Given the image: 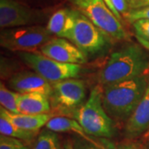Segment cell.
<instances>
[{
  "label": "cell",
  "mask_w": 149,
  "mask_h": 149,
  "mask_svg": "<svg viewBox=\"0 0 149 149\" xmlns=\"http://www.w3.org/2000/svg\"><path fill=\"white\" fill-rule=\"evenodd\" d=\"M149 77L144 74L104 86L102 100L108 114L119 122H127L148 86Z\"/></svg>",
  "instance_id": "cell-1"
},
{
  "label": "cell",
  "mask_w": 149,
  "mask_h": 149,
  "mask_svg": "<svg viewBox=\"0 0 149 149\" xmlns=\"http://www.w3.org/2000/svg\"><path fill=\"white\" fill-rule=\"evenodd\" d=\"M148 68V55L141 47L129 44L111 54L109 61L100 71L99 82L104 87L130 80L143 75Z\"/></svg>",
  "instance_id": "cell-2"
},
{
  "label": "cell",
  "mask_w": 149,
  "mask_h": 149,
  "mask_svg": "<svg viewBox=\"0 0 149 149\" xmlns=\"http://www.w3.org/2000/svg\"><path fill=\"white\" fill-rule=\"evenodd\" d=\"M72 118L93 137L111 138L115 133L113 119L103 105L102 89L99 85L91 90L88 100L76 110Z\"/></svg>",
  "instance_id": "cell-3"
},
{
  "label": "cell",
  "mask_w": 149,
  "mask_h": 149,
  "mask_svg": "<svg viewBox=\"0 0 149 149\" xmlns=\"http://www.w3.org/2000/svg\"><path fill=\"white\" fill-rule=\"evenodd\" d=\"M49 97L52 110L56 116L73 118L76 110L84 104L86 97L85 81L72 78L52 84Z\"/></svg>",
  "instance_id": "cell-4"
},
{
  "label": "cell",
  "mask_w": 149,
  "mask_h": 149,
  "mask_svg": "<svg viewBox=\"0 0 149 149\" xmlns=\"http://www.w3.org/2000/svg\"><path fill=\"white\" fill-rule=\"evenodd\" d=\"M87 17L95 26L100 28L109 37L118 41L128 40V35L121 21L109 8L104 0H69Z\"/></svg>",
  "instance_id": "cell-5"
},
{
  "label": "cell",
  "mask_w": 149,
  "mask_h": 149,
  "mask_svg": "<svg viewBox=\"0 0 149 149\" xmlns=\"http://www.w3.org/2000/svg\"><path fill=\"white\" fill-rule=\"evenodd\" d=\"M52 38L47 27L40 25L13 27L2 30L0 45L13 52H36Z\"/></svg>",
  "instance_id": "cell-6"
},
{
  "label": "cell",
  "mask_w": 149,
  "mask_h": 149,
  "mask_svg": "<svg viewBox=\"0 0 149 149\" xmlns=\"http://www.w3.org/2000/svg\"><path fill=\"white\" fill-rule=\"evenodd\" d=\"M110 37L80 11L75 9V20L70 42L89 56L105 52L109 47Z\"/></svg>",
  "instance_id": "cell-7"
},
{
  "label": "cell",
  "mask_w": 149,
  "mask_h": 149,
  "mask_svg": "<svg viewBox=\"0 0 149 149\" xmlns=\"http://www.w3.org/2000/svg\"><path fill=\"white\" fill-rule=\"evenodd\" d=\"M22 61L51 84L77 78L82 71L81 65L56 61L37 52H18Z\"/></svg>",
  "instance_id": "cell-8"
},
{
  "label": "cell",
  "mask_w": 149,
  "mask_h": 149,
  "mask_svg": "<svg viewBox=\"0 0 149 149\" xmlns=\"http://www.w3.org/2000/svg\"><path fill=\"white\" fill-rule=\"evenodd\" d=\"M42 9L33 8L16 0H0V27L2 29L34 26L46 20Z\"/></svg>",
  "instance_id": "cell-9"
},
{
  "label": "cell",
  "mask_w": 149,
  "mask_h": 149,
  "mask_svg": "<svg viewBox=\"0 0 149 149\" xmlns=\"http://www.w3.org/2000/svg\"><path fill=\"white\" fill-rule=\"evenodd\" d=\"M42 55L56 61L69 64H85L88 56L69 40L55 37L40 49Z\"/></svg>",
  "instance_id": "cell-10"
},
{
  "label": "cell",
  "mask_w": 149,
  "mask_h": 149,
  "mask_svg": "<svg viewBox=\"0 0 149 149\" xmlns=\"http://www.w3.org/2000/svg\"><path fill=\"white\" fill-rule=\"evenodd\" d=\"M8 86L19 94L40 93L50 97L52 85L35 71H20L14 74L8 80Z\"/></svg>",
  "instance_id": "cell-11"
},
{
  "label": "cell",
  "mask_w": 149,
  "mask_h": 149,
  "mask_svg": "<svg viewBox=\"0 0 149 149\" xmlns=\"http://www.w3.org/2000/svg\"><path fill=\"white\" fill-rule=\"evenodd\" d=\"M149 128V83L143 99L125 123L124 134L128 139L143 136Z\"/></svg>",
  "instance_id": "cell-12"
},
{
  "label": "cell",
  "mask_w": 149,
  "mask_h": 149,
  "mask_svg": "<svg viewBox=\"0 0 149 149\" xmlns=\"http://www.w3.org/2000/svg\"><path fill=\"white\" fill-rule=\"evenodd\" d=\"M75 9L61 8L56 10L49 17L47 29L50 34L57 37L69 39L74 27Z\"/></svg>",
  "instance_id": "cell-13"
},
{
  "label": "cell",
  "mask_w": 149,
  "mask_h": 149,
  "mask_svg": "<svg viewBox=\"0 0 149 149\" xmlns=\"http://www.w3.org/2000/svg\"><path fill=\"white\" fill-rule=\"evenodd\" d=\"M0 115L5 117L13 124L22 129L28 131L37 132L43 126H46L48 121L53 117L52 113L43 114H23V113H13L4 108H0Z\"/></svg>",
  "instance_id": "cell-14"
},
{
  "label": "cell",
  "mask_w": 149,
  "mask_h": 149,
  "mask_svg": "<svg viewBox=\"0 0 149 149\" xmlns=\"http://www.w3.org/2000/svg\"><path fill=\"white\" fill-rule=\"evenodd\" d=\"M17 109L23 114H43L52 111L49 97L40 93L20 94Z\"/></svg>",
  "instance_id": "cell-15"
},
{
  "label": "cell",
  "mask_w": 149,
  "mask_h": 149,
  "mask_svg": "<svg viewBox=\"0 0 149 149\" xmlns=\"http://www.w3.org/2000/svg\"><path fill=\"white\" fill-rule=\"evenodd\" d=\"M46 128L56 133H65V132L74 133L79 135L80 138L91 142L98 147H100L104 149H108L104 145L100 143L98 141L93 139L91 135L85 133L84 128L81 127L80 123L72 118L65 117V116L52 117L46 124Z\"/></svg>",
  "instance_id": "cell-16"
},
{
  "label": "cell",
  "mask_w": 149,
  "mask_h": 149,
  "mask_svg": "<svg viewBox=\"0 0 149 149\" xmlns=\"http://www.w3.org/2000/svg\"><path fill=\"white\" fill-rule=\"evenodd\" d=\"M0 133L2 135L26 142H31L37 135V132L28 131L17 127L2 115H0Z\"/></svg>",
  "instance_id": "cell-17"
},
{
  "label": "cell",
  "mask_w": 149,
  "mask_h": 149,
  "mask_svg": "<svg viewBox=\"0 0 149 149\" xmlns=\"http://www.w3.org/2000/svg\"><path fill=\"white\" fill-rule=\"evenodd\" d=\"M60 139L56 132L46 129L38 134L32 149H61Z\"/></svg>",
  "instance_id": "cell-18"
},
{
  "label": "cell",
  "mask_w": 149,
  "mask_h": 149,
  "mask_svg": "<svg viewBox=\"0 0 149 149\" xmlns=\"http://www.w3.org/2000/svg\"><path fill=\"white\" fill-rule=\"evenodd\" d=\"M20 94L13 92L8 90L3 83L0 85V104L1 107L4 108L13 113H20L17 109V100Z\"/></svg>",
  "instance_id": "cell-19"
},
{
  "label": "cell",
  "mask_w": 149,
  "mask_h": 149,
  "mask_svg": "<svg viewBox=\"0 0 149 149\" xmlns=\"http://www.w3.org/2000/svg\"><path fill=\"white\" fill-rule=\"evenodd\" d=\"M132 24L137 40L143 47L149 51V20H138Z\"/></svg>",
  "instance_id": "cell-20"
},
{
  "label": "cell",
  "mask_w": 149,
  "mask_h": 149,
  "mask_svg": "<svg viewBox=\"0 0 149 149\" xmlns=\"http://www.w3.org/2000/svg\"><path fill=\"white\" fill-rule=\"evenodd\" d=\"M0 149H29L27 144L20 139L11 138L8 136H0Z\"/></svg>",
  "instance_id": "cell-21"
},
{
  "label": "cell",
  "mask_w": 149,
  "mask_h": 149,
  "mask_svg": "<svg viewBox=\"0 0 149 149\" xmlns=\"http://www.w3.org/2000/svg\"><path fill=\"white\" fill-rule=\"evenodd\" d=\"M123 18L130 23H133L134 22L142 19L149 20V6H146L139 9L129 10L123 16Z\"/></svg>",
  "instance_id": "cell-22"
},
{
  "label": "cell",
  "mask_w": 149,
  "mask_h": 149,
  "mask_svg": "<svg viewBox=\"0 0 149 149\" xmlns=\"http://www.w3.org/2000/svg\"><path fill=\"white\" fill-rule=\"evenodd\" d=\"M71 143H72L73 149H104L80 137L79 139L76 138L74 139Z\"/></svg>",
  "instance_id": "cell-23"
},
{
  "label": "cell",
  "mask_w": 149,
  "mask_h": 149,
  "mask_svg": "<svg viewBox=\"0 0 149 149\" xmlns=\"http://www.w3.org/2000/svg\"><path fill=\"white\" fill-rule=\"evenodd\" d=\"M112 5L115 8V10L121 15L122 17L129 11L128 4L125 0H110Z\"/></svg>",
  "instance_id": "cell-24"
},
{
  "label": "cell",
  "mask_w": 149,
  "mask_h": 149,
  "mask_svg": "<svg viewBox=\"0 0 149 149\" xmlns=\"http://www.w3.org/2000/svg\"><path fill=\"white\" fill-rule=\"evenodd\" d=\"M125 1L128 4L129 10L139 9V8H142L143 7H146L144 0H125Z\"/></svg>",
  "instance_id": "cell-25"
},
{
  "label": "cell",
  "mask_w": 149,
  "mask_h": 149,
  "mask_svg": "<svg viewBox=\"0 0 149 149\" xmlns=\"http://www.w3.org/2000/svg\"><path fill=\"white\" fill-rule=\"evenodd\" d=\"M18 1L20 3H22L24 4H27V5L31 6L33 8H36V7H42L44 5L45 3H47L49 0H16Z\"/></svg>",
  "instance_id": "cell-26"
},
{
  "label": "cell",
  "mask_w": 149,
  "mask_h": 149,
  "mask_svg": "<svg viewBox=\"0 0 149 149\" xmlns=\"http://www.w3.org/2000/svg\"><path fill=\"white\" fill-rule=\"evenodd\" d=\"M118 149H142L138 144L133 143H127L121 144Z\"/></svg>",
  "instance_id": "cell-27"
},
{
  "label": "cell",
  "mask_w": 149,
  "mask_h": 149,
  "mask_svg": "<svg viewBox=\"0 0 149 149\" xmlns=\"http://www.w3.org/2000/svg\"><path fill=\"white\" fill-rule=\"evenodd\" d=\"M104 2H105V3L107 4V6L109 7V8L110 9V10L112 11V13L116 16V17H117L118 19L119 20V21H122V19H123V17H121V15L118 13L117 11L115 10V8L113 7V5H112V3H111V2H110V0H104Z\"/></svg>",
  "instance_id": "cell-28"
},
{
  "label": "cell",
  "mask_w": 149,
  "mask_h": 149,
  "mask_svg": "<svg viewBox=\"0 0 149 149\" xmlns=\"http://www.w3.org/2000/svg\"><path fill=\"white\" fill-rule=\"evenodd\" d=\"M143 139L144 142H147L149 140V128L148 130L143 135Z\"/></svg>",
  "instance_id": "cell-29"
},
{
  "label": "cell",
  "mask_w": 149,
  "mask_h": 149,
  "mask_svg": "<svg viewBox=\"0 0 149 149\" xmlns=\"http://www.w3.org/2000/svg\"><path fill=\"white\" fill-rule=\"evenodd\" d=\"M65 149H73V146H72V143L71 141H67V143L65 145Z\"/></svg>",
  "instance_id": "cell-30"
},
{
  "label": "cell",
  "mask_w": 149,
  "mask_h": 149,
  "mask_svg": "<svg viewBox=\"0 0 149 149\" xmlns=\"http://www.w3.org/2000/svg\"><path fill=\"white\" fill-rule=\"evenodd\" d=\"M146 143V146H145V149H149V140L145 142Z\"/></svg>",
  "instance_id": "cell-31"
},
{
  "label": "cell",
  "mask_w": 149,
  "mask_h": 149,
  "mask_svg": "<svg viewBox=\"0 0 149 149\" xmlns=\"http://www.w3.org/2000/svg\"><path fill=\"white\" fill-rule=\"evenodd\" d=\"M146 6H149V0H144Z\"/></svg>",
  "instance_id": "cell-32"
},
{
  "label": "cell",
  "mask_w": 149,
  "mask_h": 149,
  "mask_svg": "<svg viewBox=\"0 0 149 149\" xmlns=\"http://www.w3.org/2000/svg\"><path fill=\"white\" fill-rule=\"evenodd\" d=\"M61 149H65V148H61Z\"/></svg>",
  "instance_id": "cell-33"
}]
</instances>
